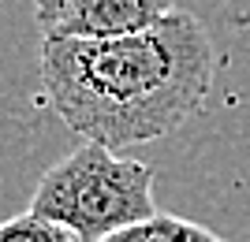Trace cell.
<instances>
[{"mask_svg": "<svg viewBox=\"0 0 250 242\" xmlns=\"http://www.w3.org/2000/svg\"><path fill=\"white\" fill-rule=\"evenodd\" d=\"M0 242H75V239L63 227L34 216V212H19V216L0 223Z\"/></svg>", "mask_w": 250, "mask_h": 242, "instance_id": "cell-5", "label": "cell"}, {"mask_svg": "<svg viewBox=\"0 0 250 242\" xmlns=\"http://www.w3.org/2000/svg\"><path fill=\"white\" fill-rule=\"evenodd\" d=\"M26 212L63 227L75 242H104L157 212L153 171L142 160L83 142L38 179Z\"/></svg>", "mask_w": 250, "mask_h": 242, "instance_id": "cell-2", "label": "cell"}, {"mask_svg": "<svg viewBox=\"0 0 250 242\" xmlns=\"http://www.w3.org/2000/svg\"><path fill=\"white\" fill-rule=\"evenodd\" d=\"M104 242H228L213 235L209 227L194 220H183V216H172V212H153L149 220L142 223H131L124 231L108 235Z\"/></svg>", "mask_w": 250, "mask_h": 242, "instance_id": "cell-4", "label": "cell"}, {"mask_svg": "<svg viewBox=\"0 0 250 242\" xmlns=\"http://www.w3.org/2000/svg\"><path fill=\"white\" fill-rule=\"evenodd\" d=\"M213 74V37L183 8L142 34L42 45V86L52 112L83 142L112 153L157 142L194 119Z\"/></svg>", "mask_w": 250, "mask_h": 242, "instance_id": "cell-1", "label": "cell"}, {"mask_svg": "<svg viewBox=\"0 0 250 242\" xmlns=\"http://www.w3.org/2000/svg\"><path fill=\"white\" fill-rule=\"evenodd\" d=\"M176 0H34L45 41H108L142 34L172 15Z\"/></svg>", "mask_w": 250, "mask_h": 242, "instance_id": "cell-3", "label": "cell"}]
</instances>
